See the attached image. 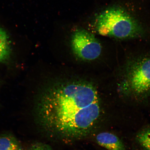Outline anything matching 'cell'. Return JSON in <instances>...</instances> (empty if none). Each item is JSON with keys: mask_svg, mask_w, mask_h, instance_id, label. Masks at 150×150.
Instances as JSON below:
<instances>
[{"mask_svg": "<svg viewBox=\"0 0 150 150\" xmlns=\"http://www.w3.org/2000/svg\"><path fill=\"white\" fill-rule=\"evenodd\" d=\"M96 26L99 34L117 39L134 38L143 33L138 22L125 9L119 7L106 9L99 15Z\"/></svg>", "mask_w": 150, "mask_h": 150, "instance_id": "3", "label": "cell"}, {"mask_svg": "<svg viewBox=\"0 0 150 150\" xmlns=\"http://www.w3.org/2000/svg\"><path fill=\"white\" fill-rule=\"evenodd\" d=\"M100 112L98 93L92 84L60 82L41 94L37 107V122L50 137L70 141L89 135Z\"/></svg>", "mask_w": 150, "mask_h": 150, "instance_id": "1", "label": "cell"}, {"mask_svg": "<svg viewBox=\"0 0 150 150\" xmlns=\"http://www.w3.org/2000/svg\"><path fill=\"white\" fill-rule=\"evenodd\" d=\"M27 150H54L47 144L40 142H34L31 145Z\"/></svg>", "mask_w": 150, "mask_h": 150, "instance_id": "9", "label": "cell"}, {"mask_svg": "<svg viewBox=\"0 0 150 150\" xmlns=\"http://www.w3.org/2000/svg\"><path fill=\"white\" fill-rule=\"evenodd\" d=\"M10 53V44L8 35L0 28V63L6 61Z\"/></svg>", "mask_w": 150, "mask_h": 150, "instance_id": "7", "label": "cell"}, {"mask_svg": "<svg viewBox=\"0 0 150 150\" xmlns=\"http://www.w3.org/2000/svg\"><path fill=\"white\" fill-rule=\"evenodd\" d=\"M120 82L123 96L142 102L150 97V55L130 60L125 65Z\"/></svg>", "mask_w": 150, "mask_h": 150, "instance_id": "2", "label": "cell"}, {"mask_svg": "<svg viewBox=\"0 0 150 150\" xmlns=\"http://www.w3.org/2000/svg\"><path fill=\"white\" fill-rule=\"evenodd\" d=\"M137 140L145 150H150V127L140 131L137 135Z\"/></svg>", "mask_w": 150, "mask_h": 150, "instance_id": "8", "label": "cell"}, {"mask_svg": "<svg viewBox=\"0 0 150 150\" xmlns=\"http://www.w3.org/2000/svg\"><path fill=\"white\" fill-rule=\"evenodd\" d=\"M73 52L77 57L86 61L98 58L102 52L100 42L92 34L84 30H76L71 41Z\"/></svg>", "mask_w": 150, "mask_h": 150, "instance_id": "4", "label": "cell"}, {"mask_svg": "<svg viewBox=\"0 0 150 150\" xmlns=\"http://www.w3.org/2000/svg\"><path fill=\"white\" fill-rule=\"evenodd\" d=\"M96 140L99 145L108 150H126L121 140L112 133H100L97 136Z\"/></svg>", "mask_w": 150, "mask_h": 150, "instance_id": "5", "label": "cell"}, {"mask_svg": "<svg viewBox=\"0 0 150 150\" xmlns=\"http://www.w3.org/2000/svg\"><path fill=\"white\" fill-rule=\"evenodd\" d=\"M0 150H24L19 141L8 133L0 134Z\"/></svg>", "mask_w": 150, "mask_h": 150, "instance_id": "6", "label": "cell"}]
</instances>
